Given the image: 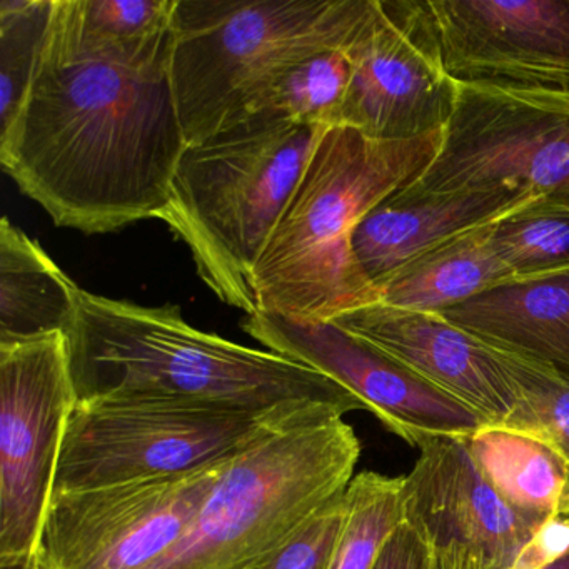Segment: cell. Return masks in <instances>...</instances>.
Here are the masks:
<instances>
[{"label":"cell","instance_id":"603a6c76","mask_svg":"<svg viewBox=\"0 0 569 569\" xmlns=\"http://www.w3.org/2000/svg\"><path fill=\"white\" fill-rule=\"evenodd\" d=\"M496 254L515 278L569 269V209L532 202L492 224Z\"/></svg>","mask_w":569,"mask_h":569},{"label":"cell","instance_id":"9c48e42d","mask_svg":"<svg viewBox=\"0 0 569 569\" xmlns=\"http://www.w3.org/2000/svg\"><path fill=\"white\" fill-rule=\"evenodd\" d=\"M76 406L64 332L0 346V561L38 556Z\"/></svg>","mask_w":569,"mask_h":569},{"label":"cell","instance_id":"7a4b0ae2","mask_svg":"<svg viewBox=\"0 0 569 569\" xmlns=\"http://www.w3.org/2000/svg\"><path fill=\"white\" fill-rule=\"evenodd\" d=\"M68 336L79 401L152 399L271 409L319 401L366 411L328 376L186 321L179 306H142L81 289Z\"/></svg>","mask_w":569,"mask_h":569},{"label":"cell","instance_id":"7402d4cb","mask_svg":"<svg viewBox=\"0 0 569 569\" xmlns=\"http://www.w3.org/2000/svg\"><path fill=\"white\" fill-rule=\"evenodd\" d=\"M402 476L362 471L346 489L345 519L322 569H376L402 521Z\"/></svg>","mask_w":569,"mask_h":569},{"label":"cell","instance_id":"5bb4252c","mask_svg":"<svg viewBox=\"0 0 569 569\" xmlns=\"http://www.w3.org/2000/svg\"><path fill=\"white\" fill-rule=\"evenodd\" d=\"M402 476V521L429 551L471 549L492 568L509 569L519 549L546 521L509 505L485 478L462 436H429Z\"/></svg>","mask_w":569,"mask_h":569},{"label":"cell","instance_id":"7c38bea8","mask_svg":"<svg viewBox=\"0 0 569 569\" xmlns=\"http://www.w3.org/2000/svg\"><path fill=\"white\" fill-rule=\"evenodd\" d=\"M242 329L269 351L345 386L412 448L429 436L468 438L488 426L475 409L338 322L258 311L246 316Z\"/></svg>","mask_w":569,"mask_h":569},{"label":"cell","instance_id":"9a60e30c","mask_svg":"<svg viewBox=\"0 0 569 569\" xmlns=\"http://www.w3.org/2000/svg\"><path fill=\"white\" fill-rule=\"evenodd\" d=\"M331 321L378 346L482 416L502 426L518 392L495 349L442 316L371 302Z\"/></svg>","mask_w":569,"mask_h":569},{"label":"cell","instance_id":"1f68e13d","mask_svg":"<svg viewBox=\"0 0 569 569\" xmlns=\"http://www.w3.org/2000/svg\"><path fill=\"white\" fill-rule=\"evenodd\" d=\"M546 569H569V552L565 556V558L559 559L558 562H555V565H551Z\"/></svg>","mask_w":569,"mask_h":569},{"label":"cell","instance_id":"44dd1931","mask_svg":"<svg viewBox=\"0 0 569 569\" xmlns=\"http://www.w3.org/2000/svg\"><path fill=\"white\" fill-rule=\"evenodd\" d=\"M348 46L325 49L291 66L262 96L254 114L272 112L319 128L342 126L352 81Z\"/></svg>","mask_w":569,"mask_h":569},{"label":"cell","instance_id":"e0dca14e","mask_svg":"<svg viewBox=\"0 0 569 569\" xmlns=\"http://www.w3.org/2000/svg\"><path fill=\"white\" fill-rule=\"evenodd\" d=\"M439 316L569 385V269L509 279Z\"/></svg>","mask_w":569,"mask_h":569},{"label":"cell","instance_id":"4fadbf2b","mask_svg":"<svg viewBox=\"0 0 569 569\" xmlns=\"http://www.w3.org/2000/svg\"><path fill=\"white\" fill-rule=\"evenodd\" d=\"M459 86L569 96V0H431Z\"/></svg>","mask_w":569,"mask_h":569},{"label":"cell","instance_id":"52a82bcc","mask_svg":"<svg viewBox=\"0 0 569 569\" xmlns=\"http://www.w3.org/2000/svg\"><path fill=\"white\" fill-rule=\"evenodd\" d=\"M296 402L249 409L152 399L79 401L62 441L54 491L198 471L241 451Z\"/></svg>","mask_w":569,"mask_h":569},{"label":"cell","instance_id":"484cf974","mask_svg":"<svg viewBox=\"0 0 569 569\" xmlns=\"http://www.w3.org/2000/svg\"><path fill=\"white\" fill-rule=\"evenodd\" d=\"M178 0H72L79 21L101 38L138 42L171 31Z\"/></svg>","mask_w":569,"mask_h":569},{"label":"cell","instance_id":"4316f807","mask_svg":"<svg viewBox=\"0 0 569 569\" xmlns=\"http://www.w3.org/2000/svg\"><path fill=\"white\" fill-rule=\"evenodd\" d=\"M346 495V492H345ZM345 495L332 499L299 538L282 552L271 569H322L345 519Z\"/></svg>","mask_w":569,"mask_h":569},{"label":"cell","instance_id":"f1b7e54d","mask_svg":"<svg viewBox=\"0 0 569 569\" xmlns=\"http://www.w3.org/2000/svg\"><path fill=\"white\" fill-rule=\"evenodd\" d=\"M431 552L418 532L401 521L382 549L376 569H428Z\"/></svg>","mask_w":569,"mask_h":569},{"label":"cell","instance_id":"2e32d148","mask_svg":"<svg viewBox=\"0 0 569 569\" xmlns=\"http://www.w3.org/2000/svg\"><path fill=\"white\" fill-rule=\"evenodd\" d=\"M532 202L539 201L516 189L431 192L412 182L361 219L352 234V251L378 292L379 286L419 256Z\"/></svg>","mask_w":569,"mask_h":569},{"label":"cell","instance_id":"5b68a950","mask_svg":"<svg viewBox=\"0 0 569 569\" xmlns=\"http://www.w3.org/2000/svg\"><path fill=\"white\" fill-rule=\"evenodd\" d=\"M328 128L258 112L188 146L159 219L188 246L199 278L231 308L258 312L252 276Z\"/></svg>","mask_w":569,"mask_h":569},{"label":"cell","instance_id":"3957f363","mask_svg":"<svg viewBox=\"0 0 569 569\" xmlns=\"http://www.w3.org/2000/svg\"><path fill=\"white\" fill-rule=\"evenodd\" d=\"M442 132L381 141L348 126L326 129L256 264L258 311L331 321L378 302L352 251L356 226L382 199L425 174Z\"/></svg>","mask_w":569,"mask_h":569},{"label":"cell","instance_id":"8fae6325","mask_svg":"<svg viewBox=\"0 0 569 569\" xmlns=\"http://www.w3.org/2000/svg\"><path fill=\"white\" fill-rule=\"evenodd\" d=\"M352 81L342 126L381 141L442 131L458 102L431 0H371L348 46Z\"/></svg>","mask_w":569,"mask_h":569},{"label":"cell","instance_id":"4dcf8cb0","mask_svg":"<svg viewBox=\"0 0 569 569\" xmlns=\"http://www.w3.org/2000/svg\"><path fill=\"white\" fill-rule=\"evenodd\" d=\"M0 569H41L39 558L14 559V561H0Z\"/></svg>","mask_w":569,"mask_h":569},{"label":"cell","instance_id":"8992f818","mask_svg":"<svg viewBox=\"0 0 569 569\" xmlns=\"http://www.w3.org/2000/svg\"><path fill=\"white\" fill-rule=\"evenodd\" d=\"M371 0H178L171 76L188 146L254 114L302 59L342 48Z\"/></svg>","mask_w":569,"mask_h":569},{"label":"cell","instance_id":"ac0fdd59","mask_svg":"<svg viewBox=\"0 0 569 569\" xmlns=\"http://www.w3.org/2000/svg\"><path fill=\"white\" fill-rule=\"evenodd\" d=\"M81 288L9 218L0 222V346L68 332Z\"/></svg>","mask_w":569,"mask_h":569},{"label":"cell","instance_id":"ba28073f","mask_svg":"<svg viewBox=\"0 0 569 569\" xmlns=\"http://www.w3.org/2000/svg\"><path fill=\"white\" fill-rule=\"evenodd\" d=\"M415 184L516 189L569 209V96L459 86L441 148Z\"/></svg>","mask_w":569,"mask_h":569},{"label":"cell","instance_id":"83f0119b","mask_svg":"<svg viewBox=\"0 0 569 569\" xmlns=\"http://www.w3.org/2000/svg\"><path fill=\"white\" fill-rule=\"evenodd\" d=\"M569 552V516L546 519L519 549L509 569H546Z\"/></svg>","mask_w":569,"mask_h":569},{"label":"cell","instance_id":"277c9868","mask_svg":"<svg viewBox=\"0 0 569 569\" xmlns=\"http://www.w3.org/2000/svg\"><path fill=\"white\" fill-rule=\"evenodd\" d=\"M346 409L301 401L226 462L178 542L151 569H271L338 496L361 458Z\"/></svg>","mask_w":569,"mask_h":569},{"label":"cell","instance_id":"cb8c5ba5","mask_svg":"<svg viewBox=\"0 0 569 569\" xmlns=\"http://www.w3.org/2000/svg\"><path fill=\"white\" fill-rule=\"evenodd\" d=\"M54 0L0 2V121L18 111L51 24Z\"/></svg>","mask_w":569,"mask_h":569},{"label":"cell","instance_id":"6da1fadb","mask_svg":"<svg viewBox=\"0 0 569 569\" xmlns=\"http://www.w3.org/2000/svg\"><path fill=\"white\" fill-rule=\"evenodd\" d=\"M171 54L172 29L109 41L54 0L28 91L0 128V162L59 228L104 234L164 211L188 148Z\"/></svg>","mask_w":569,"mask_h":569},{"label":"cell","instance_id":"30bf717a","mask_svg":"<svg viewBox=\"0 0 569 569\" xmlns=\"http://www.w3.org/2000/svg\"><path fill=\"white\" fill-rule=\"evenodd\" d=\"M228 459L184 475L52 492L39 568L151 569L184 535Z\"/></svg>","mask_w":569,"mask_h":569},{"label":"cell","instance_id":"d4e9b609","mask_svg":"<svg viewBox=\"0 0 569 569\" xmlns=\"http://www.w3.org/2000/svg\"><path fill=\"white\" fill-rule=\"evenodd\" d=\"M498 355L518 392L516 408L502 426L545 436L569 461V385L521 359Z\"/></svg>","mask_w":569,"mask_h":569},{"label":"cell","instance_id":"ffe728a7","mask_svg":"<svg viewBox=\"0 0 569 569\" xmlns=\"http://www.w3.org/2000/svg\"><path fill=\"white\" fill-rule=\"evenodd\" d=\"M466 441L509 505L546 519L569 516V461L555 442L506 426H485Z\"/></svg>","mask_w":569,"mask_h":569},{"label":"cell","instance_id":"d6986e66","mask_svg":"<svg viewBox=\"0 0 569 569\" xmlns=\"http://www.w3.org/2000/svg\"><path fill=\"white\" fill-rule=\"evenodd\" d=\"M492 224L462 232L399 269L379 286L378 301L441 315L486 289L515 279L492 248Z\"/></svg>","mask_w":569,"mask_h":569},{"label":"cell","instance_id":"f546056e","mask_svg":"<svg viewBox=\"0 0 569 569\" xmlns=\"http://www.w3.org/2000/svg\"><path fill=\"white\" fill-rule=\"evenodd\" d=\"M429 552H431V559H429L428 569H496L471 549L452 546L441 551Z\"/></svg>","mask_w":569,"mask_h":569}]
</instances>
